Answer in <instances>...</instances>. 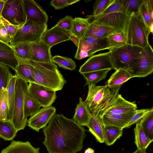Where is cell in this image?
I'll list each match as a JSON object with an SVG mask.
<instances>
[{
  "mask_svg": "<svg viewBox=\"0 0 153 153\" xmlns=\"http://www.w3.org/2000/svg\"><path fill=\"white\" fill-rule=\"evenodd\" d=\"M12 37L8 33L0 20V42L10 45Z\"/></svg>",
  "mask_w": 153,
  "mask_h": 153,
  "instance_id": "cell-46",
  "label": "cell"
},
{
  "mask_svg": "<svg viewBox=\"0 0 153 153\" xmlns=\"http://www.w3.org/2000/svg\"><path fill=\"white\" fill-rule=\"evenodd\" d=\"M0 20L8 33L13 38L15 35L18 29L20 27L19 26L11 24L3 18L2 16L0 17Z\"/></svg>",
  "mask_w": 153,
  "mask_h": 153,
  "instance_id": "cell-47",
  "label": "cell"
},
{
  "mask_svg": "<svg viewBox=\"0 0 153 153\" xmlns=\"http://www.w3.org/2000/svg\"><path fill=\"white\" fill-rule=\"evenodd\" d=\"M27 93L42 107L51 106L57 98L56 91L35 82H30Z\"/></svg>",
  "mask_w": 153,
  "mask_h": 153,
  "instance_id": "cell-12",
  "label": "cell"
},
{
  "mask_svg": "<svg viewBox=\"0 0 153 153\" xmlns=\"http://www.w3.org/2000/svg\"><path fill=\"white\" fill-rule=\"evenodd\" d=\"M122 4V0L114 1L100 15L86 16L88 23L94 22L100 25L119 29L124 32L129 17Z\"/></svg>",
  "mask_w": 153,
  "mask_h": 153,
  "instance_id": "cell-3",
  "label": "cell"
},
{
  "mask_svg": "<svg viewBox=\"0 0 153 153\" xmlns=\"http://www.w3.org/2000/svg\"><path fill=\"white\" fill-rule=\"evenodd\" d=\"M89 25L87 19L76 17L74 19L70 32L78 39L82 38Z\"/></svg>",
  "mask_w": 153,
  "mask_h": 153,
  "instance_id": "cell-27",
  "label": "cell"
},
{
  "mask_svg": "<svg viewBox=\"0 0 153 153\" xmlns=\"http://www.w3.org/2000/svg\"><path fill=\"white\" fill-rule=\"evenodd\" d=\"M7 0H0V17L1 16V13Z\"/></svg>",
  "mask_w": 153,
  "mask_h": 153,
  "instance_id": "cell-50",
  "label": "cell"
},
{
  "mask_svg": "<svg viewBox=\"0 0 153 153\" xmlns=\"http://www.w3.org/2000/svg\"><path fill=\"white\" fill-rule=\"evenodd\" d=\"M110 69H106L91 71L82 74L86 80L85 85H95L99 82L105 79Z\"/></svg>",
  "mask_w": 153,
  "mask_h": 153,
  "instance_id": "cell-32",
  "label": "cell"
},
{
  "mask_svg": "<svg viewBox=\"0 0 153 153\" xmlns=\"http://www.w3.org/2000/svg\"><path fill=\"white\" fill-rule=\"evenodd\" d=\"M1 16L11 24L22 27L27 21L23 0H7Z\"/></svg>",
  "mask_w": 153,
  "mask_h": 153,
  "instance_id": "cell-10",
  "label": "cell"
},
{
  "mask_svg": "<svg viewBox=\"0 0 153 153\" xmlns=\"http://www.w3.org/2000/svg\"><path fill=\"white\" fill-rule=\"evenodd\" d=\"M134 133V143L137 149H146L152 142L148 139L145 134L139 122L136 123Z\"/></svg>",
  "mask_w": 153,
  "mask_h": 153,
  "instance_id": "cell-30",
  "label": "cell"
},
{
  "mask_svg": "<svg viewBox=\"0 0 153 153\" xmlns=\"http://www.w3.org/2000/svg\"><path fill=\"white\" fill-rule=\"evenodd\" d=\"M123 129L114 126H105L104 143L110 146L119 139L123 134Z\"/></svg>",
  "mask_w": 153,
  "mask_h": 153,
  "instance_id": "cell-28",
  "label": "cell"
},
{
  "mask_svg": "<svg viewBox=\"0 0 153 153\" xmlns=\"http://www.w3.org/2000/svg\"><path fill=\"white\" fill-rule=\"evenodd\" d=\"M106 69H114L109 51L91 56L80 66L79 72L82 74Z\"/></svg>",
  "mask_w": 153,
  "mask_h": 153,
  "instance_id": "cell-13",
  "label": "cell"
},
{
  "mask_svg": "<svg viewBox=\"0 0 153 153\" xmlns=\"http://www.w3.org/2000/svg\"><path fill=\"white\" fill-rule=\"evenodd\" d=\"M74 18L67 15L60 19L55 25L66 30L71 31Z\"/></svg>",
  "mask_w": 153,
  "mask_h": 153,
  "instance_id": "cell-45",
  "label": "cell"
},
{
  "mask_svg": "<svg viewBox=\"0 0 153 153\" xmlns=\"http://www.w3.org/2000/svg\"><path fill=\"white\" fill-rule=\"evenodd\" d=\"M52 59L53 62L60 68L71 71L76 68L75 62L71 58L56 55L52 57Z\"/></svg>",
  "mask_w": 153,
  "mask_h": 153,
  "instance_id": "cell-38",
  "label": "cell"
},
{
  "mask_svg": "<svg viewBox=\"0 0 153 153\" xmlns=\"http://www.w3.org/2000/svg\"><path fill=\"white\" fill-rule=\"evenodd\" d=\"M94 150L91 148H88L86 149L84 152V153H94Z\"/></svg>",
  "mask_w": 153,
  "mask_h": 153,
  "instance_id": "cell-52",
  "label": "cell"
},
{
  "mask_svg": "<svg viewBox=\"0 0 153 153\" xmlns=\"http://www.w3.org/2000/svg\"><path fill=\"white\" fill-rule=\"evenodd\" d=\"M51 48L41 40L31 43L30 60L40 62L53 63Z\"/></svg>",
  "mask_w": 153,
  "mask_h": 153,
  "instance_id": "cell-18",
  "label": "cell"
},
{
  "mask_svg": "<svg viewBox=\"0 0 153 153\" xmlns=\"http://www.w3.org/2000/svg\"><path fill=\"white\" fill-rule=\"evenodd\" d=\"M88 126L89 131L100 143L105 141V126L99 114L91 113Z\"/></svg>",
  "mask_w": 153,
  "mask_h": 153,
  "instance_id": "cell-22",
  "label": "cell"
},
{
  "mask_svg": "<svg viewBox=\"0 0 153 153\" xmlns=\"http://www.w3.org/2000/svg\"><path fill=\"white\" fill-rule=\"evenodd\" d=\"M143 0H122L123 6L129 16L132 13L138 14L139 7Z\"/></svg>",
  "mask_w": 153,
  "mask_h": 153,
  "instance_id": "cell-39",
  "label": "cell"
},
{
  "mask_svg": "<svg viewBox=\"0 0 153 153\" xmlns=\"http://www.w3.org/2000/svg\"><path fill=\"white\" fill-rule=\"evenodd\" d=\"M16 78L17 76L16 75L12 76L10 80L7 89L8 107L6 121H11L12 117L14 100L15 85Z\"/></svg>",
  "mask_w": 153,
  "mask_h": 153,
  "instance_id": "cell-26",
  "label": "cell"
},
{
  "mask_svg": "<svg viewBox=\"0 0 153 153\" xmlns=\"http://www.w3.org/2000/svg\"><path fill=\"white\" fill-rule=\"evenodd\" d=\"M91 115L86 102L83 101L81 97H80L79 102L75 109L72 119L80 126L88 127Z\"/></svg>",
  "mask_w": 153,
  "mask_h": 153,
  "instance_id": "cell-21",
  "label": "cell"
},
{
  "mask_svg": "<svg viewBox=\"0 0 153 153\" xmlns=\"http://www.w3.org/2000/svg\"><path fill=\"white\" fill-rule=\"evenodd\" d=\"M56 109L52 106L42 107L36 113L30 117L27 121V126L33 130L39 132L48 123L56 114Z\"/></svg>",
  "mask_w": 153,
  "mask_h": 153,
  "instance_id": "cell-15",
  "label": "cell"
},
{
  "mask_svg": "<svg viewBox=\"0 0 153 153\" xmlns=\"http://www.w3.org/2000/svg\"><path fill=\"white\" fill-rule=\"evenodd\" d=\"M13 76L7 66L0 64V100L3 92L7 89Z\"/></svg>",
  "mask_w": 153,
  "mask_h": 153,
  "instance_id": "cell-37",
  "label": "cell"
},
{
  "mask_svg": "<svg viewBox=\"0 0 153 153\" xmlns=\"http://www.w3.org/2000/svg\"><path fill=\"white\" fill-rule=\"evenodd\" d=\"M0 49L7 51H13V49L10 45H7L0 42Z\"/></svg>",
  "mask_w": 153,
  "mask_h": 153,
  "instance_id": "cell-49",
  "label": "cell"
},
{
  "mask_svg": "<svg viewBox=\"0 0 153 153\" xmlns=\"http://www.w3.org/2000/svg\"><path fill=\"white\" fill-rule=\"evenodd\" d=\"M146 149H137L133 153H147Z\"/></svg>",
  "mask_w": 153,
  "mask_h": 153,
  "instance_id": "cell-51",
  "label": "cell"
},
{
  "mask_svg": "<svg viewBox=\"0 0 153 153\" xmlns=\"http://www.w3.org/2000/svg\"><path fill=\"white\" fill-rule=\"evenodd\" d=\"M80 0H52L50 4L56 10L63 9L72 4L76 3Z\"/></svg>",
  "mask_w": 153,
  "mask_h": 153,
  "instance_id": "cell-44",
  "label": "cell"
},
{
  "mask_svg": "<svg viewBox=\"0 0 153 153\" xmlns=\"http://www.w3.org/2000/svg\"><path fill=\"white\" fill-rule=\"evenodd\" d=\"M28 85L23 79L17 76L13 114L11 122L18 131L24 129L28 121L24 113V105Z\"/></svg>",
  "mask_w": 153,
  "mask_h": 153,
  "instance_id": "cell-6",
  "label": "cell"
},
{
  "mask_svg": "<svg viewBox=\"0 0 153 153\" xmlns=\"http://www.w3.org/2000/svg\"><path fill=\"white\" fill-rule=\"evenodd\" d=\"M15 71V75L22 78L27 82H35L34 68L27 63L18 62Z\"/></svg>",
  "mask_w": 153,
  "mask_h": 153,
  "instance_id": "cell-25",
  "label": "cell"
},
{
  "mask_svg": "<svg viewBox=\"0 0 153 153\" xmlns=\"http://www.w3.org/2000/svg\"><path fill=\"white\" fill-rule=\"evenodd\" d=\"M142 48L126 43L109 51L114 69L129 71L137 64L141 55Z\"/></svg>",
  "mask_w": 153,
  "mask_h": 153,
  "instance_id": "cell-5",
  "label": "cell"
},
{
  "mask_svg": "<svg viewBox=\"0 0 153 153\" xmlns=\"http://www.w3.org/2000/svg\"><path fill=\"white\" fill-rule=\"evenodd\" d=\"M126 43L144 48L149 44L148 37L150 30L138 14L132 13L130 16L124 32Z\"/></svg>",
  "mask_w": 153,
  "mask_h": 153,
  "instance_id": "cell-4",
  "label": "cell"
},
{
  "mask_svg": "<svg viewBox=\"0 0 153 153\" xmlns=\"http://www.w3.org/2000/svg\"><path fill=\"white\" fill-rule=\"evenodd\" d=\"M150 108H144L140 109H136V112L130 120L124 126V128H127L132 125L139 122L142 118L149 111Z\"/></svg>",
  "mask_w": 153,
  "mask_h": 153,
  "instance_id": "cell-43",
  "label": "cell"
},
{
  "mask_svg": "<svg viewBox=\"0 0 153 153\" xmlns=\"http://www.w3.org/2000/svg\"><path fill=\"white\" fill-rule=\"evenodd\" d=\"M27 21L30 20L41 25H47L48 16L45 11L36 1L33 0H23Z\"/></svg>",
  "mask_w": 153,
  "mask_h": 153,
  "instance_id": "cell-16",
  "label": "cell"
},
{
  "mask_svg": "<svg viewBox=\"0 0 153 153\" xmlns=\"http://www.w3.org/2000/svg\"><path fill=\"white\" fill-rule=\"evenodd\" d=\"M138 14L150 29L151 26L153 25V22L151 20L149 13L143 0L139 7Z\"/></svg>",
  "mask_w": 153,
  "mask_h": 153,
  "instance_id": "cell-41",
  "label": "cell"
},
{
  "mask_svg": "<svg viewBox=\"0 0 153 153\" xmlns=\"http://www.w3.org/2000/svg\"><path fill=\"white\" fill-rule=\"evenodd\" d=\"M135 101H128L120 94H116L108 103L100 111L99 115L105 114H118L129 113L137 109Z\"/></svg>",
  "mask_w": 153,
  "mask_h": 153,
  "instance_id": "cell-14",
  "label": "cell"
},
{
  "mask_svg": "<svg viewBox=\"0 0 153 153\" xmlns=\"http://www.w3.org/2000/svg\"><path fill=\"white\" fill-rule=\"evenodd\" d=\"M16 56L18 62L29 63L34 66L35 83L56 91L61 90L66 83V81L53 62H40Z\"/></svg>",
  "mask_w": 153,
  "mask_h": 153,
  "instance_id": "cell-2",
  "label": "cell"
},
{
  "mask_svg": "<svg viewBox=\"0 0 153 153\" xmlns=\"http://www.w3.org/2000/svg\"><path fill=\"white\" fill-rule=\"evenodd\" d=\"M144 132L148 139L153 141V108L139 121Z\"/></svg>",
  "mask_w": 153,
  "mask_h": 153,
  "instance_id": "cell-29",
  "label": "cell"
},
{
  "mask_svg": "<svg viewBox=\"0 0 153 153\" xmlns=\"http://www.w3.org/2000/svg\"><path fill=\"white\" fill-rule=\"evenodd\" d=\"M12 48L16 56L24 59H31V43H21L13 46Z\"/></svg>",
  "mask_w": 153,
  "mask_h": 153,
  "instance_id": "cell-33",
  "label": "cell"
},
{
  "mask_svg": "<svg viewBox=\"0 0 153 153\" xmlns=\"http://www.w3.org/2000/svg\"><path fill=\"white\" fill-rule=\"evenodd\" d=\"M39 147H34L28 141L23 142L13 140L1 153H39Z\"/></svg>",
  "mask_w": 153,
  "mask_h": 153,
  "instance_id": "cell-23",
  "label": "cell"
},
{
  "mask_svg": "<svg viewBox=\"0 0 153 153\" xmlns=\"http://www.w3.org/2000/svg\"><path fill=\"white\" fill-rule=\"evenodd\" d=\"M87 98L85 101L91 113L98 115L100 111L106 105L120 89L110 91L106 85H88Z\"/></svg>",
  "mask_w": 153,
  "mask_h": 153,
  "instance_id": "cell-7",
  "label": "cell"
},
{
  "mask_svg": "<svg viewBox=\"0 0 153 153\" xmlns=\"http://www.w3.org/2000/svg\"><path fill=\"white\" fill-rule=\"evenodd\" d=\"M131 78L129 72L123 69L116 70L105 84L111 90L120 89L122 85Z\"/></svg>",
  "mask_w": 153,
  "mask_h": 153,
  "instance_id": "cell-24",
  "label": "cell"
},
{
  "mask_svg": "<svg viewBox=\"0 0 153 153\" xmlns=\"http://www.w3.org/2000/svg\"><path fill=\"white\" fill-rule=\"evenodd\" d=\"M47 29V25L39 24L28 21L19 28L9 44L13 47L21 43H31L39 41Z\"/></svg>",
  "mask_w": 153,
  "mask_h": 153,
  "instance_id": "cell-8",
  "label": "cell"
},
{
  "mask_svg": "<svg viewBox=\"0 0 153 153\" xmlns=\"http://www.w3.org/2000/svg\"><path fill=\"white\" fill-rule=\"evenodd\" d=\"M143 1L147 7L151 20L153 22V0H143Z\"/></svg>",
  "mask_w": 153,
  "mask_h": 153,
  "instance_id": "cell-48",
  "label": "cell"
},
{
  "mask_svg": "<svg viewBox=\"0 0 153 153\" xmlns=\"http://www.w3.org/2000/svg\"><path fill=\"white\" fill-rule=\"evenodd\" d=\"M75 45L77 48L74 58L77 60L91 57L98 51L109 48L107 37L102 39L82 38L79 39Z\"/></svg>",
  "mask_w": 153,
  "mask_h": 153,
  "instance_id": "cell-9",
  "label": "cell"
},
{
  "mask_svg": "<svg viewBox=\"0 0 153 153\" xmlns=\"http://www.w3.org/2000/svg\"><path fill=\"white\" fill-rule=\"evenodd\" d=\"M107 38L109 45V51L120 47L126 43L127 38L123 31L111 34Z\"/></svg>",
  "mask_w": 153,
  "mask_h": 153,
  "instance_id": "cell-35",
  "label": "cell"
},
{
  "mask_svg": "<svg viewBox=\"0 0 153 153\" xmlns=\"http://www.w3.org/2000/svg\"><path fill=\"white\" fill-rule=\"evenodd\" d=\"M18 131L11 121L0 120V137L4 140H13Z\"/></svg>",
  "mask_w": 153,
  "mask_h": 153,
  "instance_id": "cell-31",
  "label": "cell"
},
{
  "mask_svg": "<svg viewBox=\"0 0 153 153\" xmlns=\"http://www.w3.org/2000/svg\"><path fill=\"white\" fill-rule=\"evenodd\" d=\"M41 106L33 98L27 93L25 95L24 113L27 117H31L36 113Z\"/></svg>",
  "mask_w": 153,
  "mask_h": 153,
  "instance_id": "cell-36",
  "label": "cell"
},
{
  "mask_svg": "<svg viewBox=\"0 0 153 153\" xmlns=\"http://www.w3.org/2000/svg\"><path fill=\"white\" fill-rule=\"evenodd\" d=\"M7 90L3 92L0 100V120L6 121L7 110Z\"/></svg>",
  "mask_w": 153,
  "mask_h": 153,
  "instance_id": "cell-42",
  "label": "cell"
},
{
  "mask_svg": "<svg viewBox=\"0 0 153 153\" xmlns=\"http://www.w3.org/2000/svg\"><path fill=\"white\" fill-rule=\"evenodd\" d=\"M85 129L72 119L55 114L43 128L48 153H76L83 148Z\"/></svg>",
  "mask_w": 153,
  "mask_h": 153,
  "instance_id": "cell-1",
  "label": "cell"
},
{
  "mask_svg": "<svg viewBox=\"0 0 153 153\" xmlns=\"http://www.w3.org/2000/svg\"><path fill=\"white\" fill-rule=\"evenodd\" d=\"M122 31H123L119 29L91 22L89 23L82 38L90 37L102 39L108 37L113 33Z\"/></svg>",
  "mask_w": 153,
  "mask_h": 153,
  "instance_id": "cell-19",
  "label": "cell"
},
{
  "mask_svg": "<svg viewBox=\"0 0 153 153\" xmlns=\"http://www.w3.org/2000/svg\"><path fill=\"white\" fill-rule=\"evenodd\" d=\"M136 110L122 114H105L99 115L104 126H114L123 129L134 114Z\"/></svg>",
  "mask_w": 153,
  "mask_h": 153,
  "instance_id": "cell-20",
  "label": "cell"
},
{
  "mask_svg": "<svg viewBox=\"0 0 153 153\" xmlns=\"http://www.w3.org/2000/svg\"><path fill=\"white\" fill-rule=\"evenodd\" d=\"M115 0H96L93 5V9L92 14L93 16H97L101 14Z\"/></svg>",
  "mask_w": 153,
  "mask_h": 153,
  "instance_id": "cell-40",
  "label": "cell"
},
{
  "mask_svg": "<svg viewBox=\"0 0 153 153\" xmlns=\"http://www.w3.org/2000/svg\"><path fill=\"white\" fill-rule=\"evenodd\" d=\"M0 64L8 66L15 71L19 62L13 51L0 49Z\"/></svg>",
  "mask_w": 153,
  "mask_h": 153,
  "instance_id": "cell-34",
  "label": "cell"
},
{
  "mask_svg": "<svg viewBox=\"0 0 153 153\" xmlns=\"http://www.w3.org/2000/svg\"><path fill=\"white\" fill-rule=\"evenodd\" d=\"M72 36L70 31L55 25L44 32L41 40L51 48L56 44L71 40Z\"/></svg>",
  "mask_w": 153,
  "mask_h": 153,
  "instance_id": "cell-17",
  "label": "cell"
},
{
  "mask_svg": "<svg viewBox=\"0 0 153 153\" xmlns=\"http://www.w3.org/2000/svg\"><path fill=\"white\" fill-rule=\"evenodd\" d=\"M131 78L144 77L153 71V50L149 44L143 48L140 57L136 65L130 70Z\"/></svg>",
  "mask_w": 153,
  "mask_h": 153,
  "instance_id": "cell-11",
  "label": "cell"
}]
</instances>
